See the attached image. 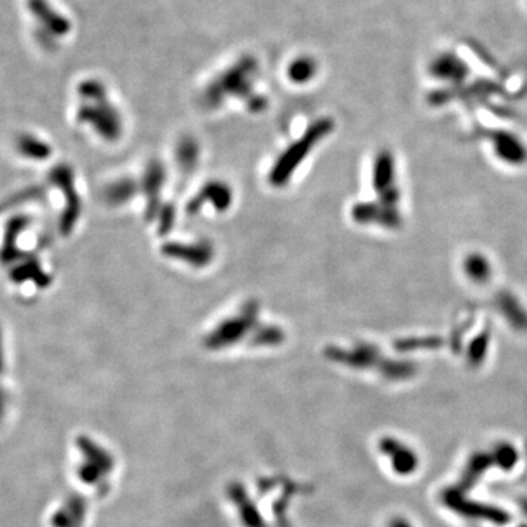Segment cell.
I'll return each mask as SVG.
<instances>
[{
	"mask_svg": "<svg viewBox=\"0 0 527 527\" xmlns=\"http://www.w3.org/2000/svg\"><path fill=\"white\" fill-rule=\"evenodd\" d=\"M445 502L447 505H450L451 508H454L455 512L459 513H463V514H469L471 517H483V519H488V520H492L495 523H507L509 520L508 514L501 512V509L498 508H492V507H488V505H481L478 502H467L464 501L459 492H454V490H448L445 494Z\"/></svg>",
	"mask_w": 527,
	"mask_h": 527,
	"instance_id": "1",
	"label": "cell"
},
{
	"mask_svg": "<svg viewBox=\"0 0 527 527\" xmlns=\"http://www.w3.org/2000/svg\"><path fill=\"white\" fill-rule=\"evenodd\" d=\"M381 450L385 454L391 455L393 467L400 474L413 473L417 467V457L412 448L401 443H397L393 438H385L381 443Z\"/></svg>",
	"mask_w": 527,
	"mask_h": 527,
	"instance_id": "2",
	"label": "cell"
},
{
	"mask_svg": "<svg viewBox=\"0 0 527 527\" xmlns=\"http://www.w3.org/2000/svg\"><path fill=\"white\" fill-rule=\"evenodd\" d=\"M492 463H494V460H492V455H488V454L473 455L464 474H463V481H462L463 485L466 488L473 486L474 483L478 482L481 474L486 470V467Z\"/></svg>",
	"mask_w": 527,
	"mask_h": 527,
	"instance_id": "3",
	"label": "cell"
},
{
	"mask_svg": "<svg viewBox=\"0 0 527 527\" xmlns=\"http://www.w3.org/2000/svg\"><path fill=\"white\" fill-rule=\"evenodd\" d=\"M492 460L502 470H509L517 463V451L509 444H500L492 454Z\"/></svg>",
	"mask_w": 527,
	"mask_h": 527,
	"instance_id": "4",
	"label": "cell"
},
{
	"mask_svg": "<svg viewBox=\"0 0 527 527\" xmlns=\"http://www.w3.org/2000/svg\"><path fill=\"white\" fill-rule=\"evenodd\" d=\"M390 527H412V526H410L406 520H403V519H396V520L391 521Z\"/></svg>",
	"mask_w": 527,
	"mask_h": 527,
	"instance_id": "5",
	"label": "cell"
}]
</instances>
